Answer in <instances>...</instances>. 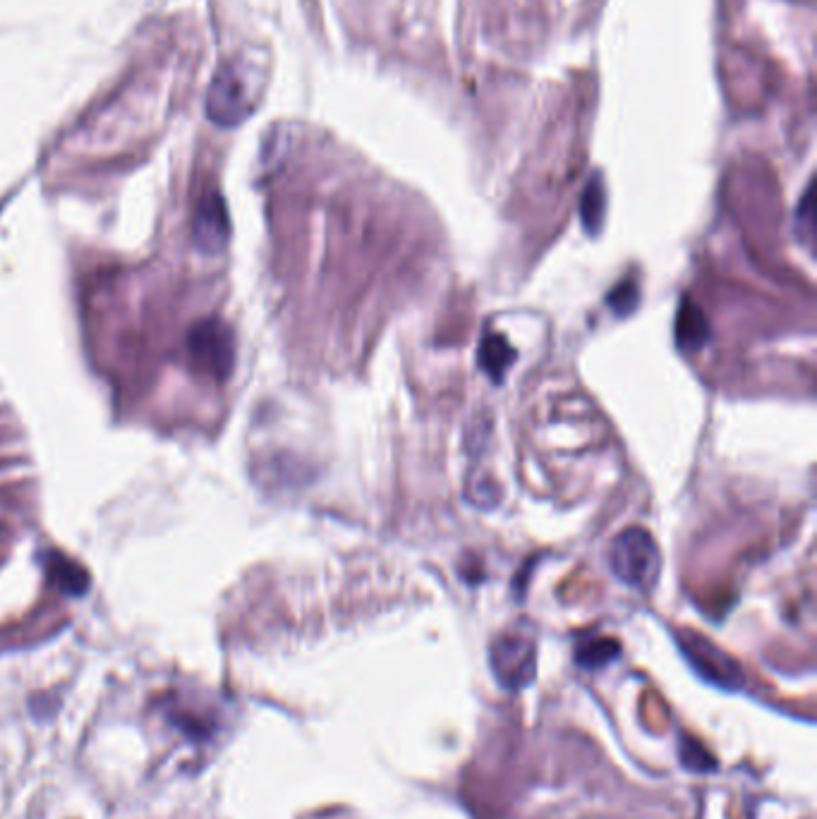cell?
Here are the masks:
<instances>
[{
  "label": "cell",
  "instance_id": "cell-6",
  "mask_svg": "<svg viewBox=\"0 0 817 819\" xmlns=\"http://www.w3.org/2000/svg\"><path fill=\"white\" fill-rule=\"evenodd\" d=\"M619 654V645L611 640H597V642H587L578 649V661L587 669H595V666H604L607 661H611Z\"/></svg>",
  "mask_w": 817,
  "mask_h": 819
},
{
  "label": "cell",
  "instance_id": "cell-5",
  "mask_svg": "<svg viewBox=\"0 0 817 819\" xmlns=\"http://www.w3.org/2000/svg\"><path fill=\"white\" fill-rule=\"evenodd\" d=\"M513 362V350L508 348V343L499 336H487L484 338L482 348H480V364L487 369L489 376L499 379L501 372Z\"/></svg>",
  "mask_w": 817,
  "mask_h": 819
},
{
  "label": "cell",
  "instance_id": "cell-1",
  "mask_svg": "<svg viewBox=\"0 0 817 819\" xmlns=\"http://www.w3.org/2000/svg\"><path fill=\"white\" fill-rule=\"evenodd\" d=\"M609 568L623 585L647 592L662 573V554L650 532L631 527L611 542Z\"/></svg>",
  "mask_w": 817,
  "mask_h": 819
},
{
  "label": "cell",
  "instance_id": "cell-3",
  "mask_svg": "<svg viewBox=\"0 0 817 819\" xmlns=\"http://www.w3.org/2000/svg\"><path fill=\"white\" fill-rule=\"evenodd\" d=\"M683 652L691 664L698 669L707 681L724 685V688H738L741 683V671L729 657H724L717 647H712L705 640L683 642Z\"/></svg>",
  "mask_w": 817,
  "mask_h": 819
},
{
  "label": "cell",
  "instance_id": "cell-4",
  "mask_svg": "<svg viewBox=\"0 0 817 819\" xmlns=\"http://www.w3.org/2000/svg\"><path fill=\"white\" fill-rule=\"evenodd\" d=\"M245 111V94H242L238 77L233 72H221L219 80L214 82L209 96V113L219 123H238Z\"/></svg>",
  "mask_w": 817,
  "mask_h": 819
},
{
  "label": "cell",
  "instance_id": "cell-7",
  "mask_svg": "<svg viewBox=\"0 0 817 819\" xmlns=\"http://www.w3.org/2000/svg\"><path fill=\"white\" fill-rule=\"evenodd\" d=\"M583 218H585V226H590L592 233H595L599 226V218H602V190H599L597 182L590 187V190H585Z\"/></svg>",
  "mask_w": 817,
  "mask_h": 819
},
{
  "label": "cell",
  "instance_id": "cell-2",
  "mask_svg": "<svg viewBox=\"0 0 817 819\" xmlns=\"http://www.w3.org/2000/svg\"><path fill=\"white\" fill-rule=\"evenodd\" d=\"M492 669L499 683L508 690H520L528 685L535 676V642L528 637L508 635L494 642L492 652Z\"/></svg>",
  "mask_w": 817,
  "mask_h": 819
}]
</instances>
